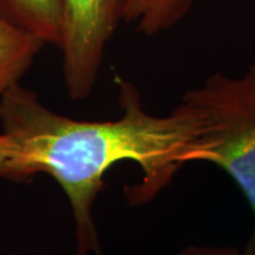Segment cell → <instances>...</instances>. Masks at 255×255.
<instances>
[{"label": "cell", "mask_w": 255, "mask_h": 255, "mask_svg": "<svg viewBox=\"0 0 255 255\" xmlns=\"http://www.w3.org/2000/svg\"><path fill=\"white\" fill-rule=\"evenodd\" d=\"M0 14L45 44L59 46L62 36L60 0H0Z\"/></svg>", "instance_id": "5b68a950"}, {"label": "cell", "mask_w": 255, "mask_h": 255, "mask_svg": "<svg viewBox=\"0 0 255 255\" xmlns=\"http://www.w3.org/2000/svg\"><path fill=\"white\" fill-rule=\"evenodd\" d=\"M194 0H124L123 20L145 36L170 30L190 11Z\"/></svg>", "instance_id": "8992f818"}, {"label": "cell", "mask_w": 255, "mask_h": 255, "mask_svg": "<svg viewBox=\"0 0 255 255\" xmlns=\"http://www.w3.org/2000/svg\"><path fill=\"white\" fill-rule=\"evenodd\" d=\"M64 82L72 100H84L97 79L104 51L123 20L124 0H60Z\"/></svg>", "instance_id": "3957f363"}, {"label": "cell", "mask_w": 255, "mask_h": 255, "mask_svg": "<svg viewBox=\"0 0 255 255\" xmlns=\"http://www.w3.org/2000/svg\"><path fill=\"white\" fill-rule=\"evenodd\" d=\"M117 83L122 115L105 122L53 113L19 84L0 98V123L14 142L0 177L20 182L44 173L55 178L71 205L77 255H100L94 205L113 165L131 161L141 167V183L127 187L126 194L132 205H143L190 163L199 139L201 121L189 105L182 102L170 115L154 116L132 83Z\"/></svg>", "instance_id": "6da1fadb"}, {"label": "cell", "mask_w": 255, "mask_h": 255, "mask_svg": "<svg viewBox=\"0 0 255 255\" xmlns=\"http://www.w3.org/2000/svg\"><path fill=\"white\" fill-rule=\"evenodd\" d=\"M44 45L39 37L0 14V98L19 84Z\"/></svg>", "instance_id": "277c9868"}, {"label": "cell", "mask_w": 255, "mask_h": 255, "mask_svg": "<svg viewBox=\"0 0 255 255\" xmlns=\"http://www.w3.org/2000/svg\"><path fill=\"white\" fill-rule=\"evenodd\" d=\"M180 255H255V251H246L245 253H240L232 247L189 246L184 248Z\"/></svg>", "instance_id": "52a82bcc"}, {"label": "cell", "mask_w": 255, "mask_h": 255, "mask_svg": "<svg viewBox=\"0 0 255 255\" xmlns=\"http://www.w3.org/2000/svg\"><path fill=\"white\" fill-rule=\"evenodd\" d=\"M14 151V142L7 133L0 135V171L5 168Z\"/></svg>", "instance_id": "ba28073f"}, {"label": "cell", "mask_w": 255, "mask_h": 255, "mask_svg": "<svg viewBox=\"0 0 255 255\" xmlns=\"http://www.w3.org/2000/svg\"><path fill=\"white\" fill-rule=\"evenodd\" d=\"M182 102L201 121L190 162L219 165L240 187L254 215L247 251H255V65L239 76L215 73Z\"/></svg>", "instance_id": "7a4b0ae2"}]
</instances>
